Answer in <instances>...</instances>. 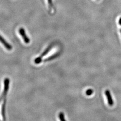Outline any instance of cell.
Masks as SVG:
<instances>
[{"label": "cell", "mask_w": 121, "mask_h": 121, "mask_svg": "<svg viewBox=\"0 0 121 121\" xmlns=\"http://www.w3.org/2000/svg\"><path fill=\"white\" fill-rule=\"evenodd\" d=\"M19 33L22 36V38L23 39L25 43H28L30 42V40L28 37L26 36V33L25 32V30L23 28H21L19 30Z\"/></svg>", "instance_id": "obj_1"}, {"label": "cell", "mask_w": 121, "mask_h": 121, "mask_svg": "<svg viewBox=\"0 0 121 121\" xmlns=\"http://www.w3.org/2000/svg\"><path fill=\"white\" fill-rule=\"evenodd\" d=\"M0 42L3 44V45L4 46L6 49L8 50H11L12 49L11 46L0 35Z\"/></svg>", "instance_id": "obj_2"}, {"label": "cell", "mask_w": 121, "mask_h": 121, "mask_svg": "<svg viewBox=\"0 0 121 121\" xmlns=\"http://www.w3.org/2000/svg\"><path fill=\"white\" fill-rule=\"evenodd\" d=\"M105 95L107 96V100L108 101V103L110 106H112V104H113V102L112 101L111 96V94L109 92V91L108 90H106L105 91Z\"/></svg>", "instance_id": "obj_3"}, {"label": "cell", "mask_w": 121, "mask_h": 121, "mask_svg": "<svg viewBox=\"0 0 121 121\" xmlns=\"http://www.w3.org/2000/svg\"><path fill=\"white\" fill-rule=\"evenodd\" d=\"M92 90H88V91H86V94L88 95H90V94H91L92 93Z\"/></svg>", "instance_id": "obj_4"}, {"label": "cell", "mask_w": 121, "mask_h": 121, "mask_svg": "<svg viewBox=\"0 0 121 121\" xmlns=\"http://www.w3.org/2000/svg\"><path fill=\"white\" fill-rule=\"evenodd\" d=\"M48 0V3H49V6H50V7H52V0Z\"/></svg>", "instance_id": "obj_5"}]
</instances>
